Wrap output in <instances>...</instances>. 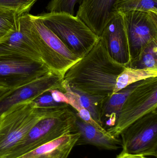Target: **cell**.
<instances>
[{"label":"cell","mask_w":157,"mask_h":158,"mask_svg":"<svg viewBox=\"0 0 157 158\" xmlns=\"http://www.w3.org/2000/svg\"><path fill=\"white\" fill-rule=\"evenodd\" d=\"M10 91V89L7 87L0 85V98L5 95L7 92Z\"/></svg>","instance_id":"28"},{"label":"cell","mask_w":157,"mask_h":158,"mask_svg":"<svg viewBox=\"0 0 157 158\" xmlns=\"http://www.w3.org/2000/svg\"><path fill=\"white\" fill-rule=\"evenodd\" d=\"M63 81L61 76L51 71L23 86L10 90L0 98V117L14 105L30 99L34 100L49 90L58 89L65 93Z\"/></svg>","instance_id":"10"},{"label":"cell","mask_w":157,"mask_h":158,"mask_svg":"<svg viewBox=\"0 0 157 158\" xmlns=\"http://www.w3.org/2000/svg\"><path fill=\"white\" fill-rule=\"evenodd\" d=\"M83 0H51L46 8L49 12L65 13L74 15L75 6L81 4Z\"/></svg>","instance_id":"24"},{"label":"cell","mask_w":157,"mask_h":158,"mask_svg":"<svg viewBox=\"0 0 157 158\" xmlns=\"http://www.w3.org/2000/svg\"><path fill=\"white\" fill-rule=\"evenodd\" d=\"M106 44L112 57L126 67L130 63L128 39L123 16L116 14L106 25L100 36Z\"/></svg>","instance_id":"11"},{"label":"cell","mask_w":157,"mask_h":158,"mask_svg":"<svg viewBox=\"0 0 157 158\" xmlns=\"http://www.w3.org/2000/svg\"><path fill=\"white\" fill-rule=\"evenodd\" d=\"M157 107V77L143 80L127 97L116 125L107 131L119 137L129 125Z\"/></svg>","instance_id":"7"},{"label":"cell","mask_w":157,"mask_h":158,"mask_svg":"<svg viewBox=\"0 0 157 158\" xmlns=\"http://www.w3.org/2000/svg\"><path fill=\"white\" fill-rule=\"evenodd\" d=\"M117 158H149L148 157L144 156H138V155H130V154H126L123 153L120 154L117 156Z\"/></svg>","instance_id":"27"},{"label":"cell","mask_w":157,"mask_h":158,"mask_svg":"<svg viewBox=\"0 0 157 158\" xmlns=\"http://www.w3.org/2000/svg\"><path fill=\"white\" fill-rule=\"evenodd\" d=\"M76 132L79 137L76 146L91 145L106 150H116L122 148L121 140L108 132H104L81 120L76 115Z\"/></svg>","instance_id":"13"},{"label":"cell","mask_w":157,"mask_h":158,"mask_svg":"<svg viewBox=\"0 0 157 158\" xmlns=\"http://www.w3.org/2000/svg\"><path fill=\"white\" fill-rule=\"evenodd\" d=\"M53 99L57 103H65L68 104V100L64 93L58 89H53L49 91ZM69 105V104H68Z\"/></svg>","instance_id":"26"},{"label":"cell","mask_w":157,"mask_h":158,"mask_svg":"<svg viewBox=\"0 0 157 158\" xmlns=\"http://www.w3.org/2000/svg\"><path fill=\"white\" fill-rule=\"evenodd\" d=\"M37 107H46L59 106L63 103H57L53 99L49 92L42 94L34 100Z\"/></svg>","instance_id":"25"},{"label":"cell","mask_w":157,"mask_h":158,"mask_svg":"<svg viewBox=\"0 0 157 158\" xmlns=\"http://www.w3.org/2000/svg\"><path fill=\"white\" fill-rule=\"evenodd\" d=\"M141 81L130 85L104 100L101 107L100 120L102 127L106 131L116 125L123 105L127 97Z\"/></svg>","instance_id":"16"},{"label":"cell","mask_w":157,"mask_h":158,"mask_svg":"<svg viewBox=\"0 0 157 158\" xmlns=\"http://www.w3.org/2000/svg\"><path fill=\"white\" fill-rule=\"evenodd\" d=\"M124 68L111 56L100 37L94 46L66 71L63 82L71 89L106 99L113 94L117 78Z\"/></svg>","instance_id":"1"},{"label":"cell","mask_w":157,"mask_h":158,"mask_svg":"<svg viewBox=\"0 0 157 158\" xmlns=\"http://www.w3.org/2000/svg\"><path fill=\"white\" fill-rule=\"evenodd\" d=\"M76 114L70 106L37 123L21 142L3 158H16L67 134L76 132Z\"/></svg>","instance_id":"5"},{"label":"cell","mask_w":157,"mask_h":158,"mask_svg":"<svg viewBox=\"0 0 157 158\" xmlns=\"http://www.w3.org/2000/svg\"><path fill=\"white\" fill-rule=\"evenodd\" d=\"M120 135L123 153L157 157V110L133 123Z\"/></svg>","instance_id":"8"},{"label":"cell","mask_w":157,"mask_h":158,"mask_svg":"<svg viewBox=\"0 0 157 158\" xmlns=\"http://www.w3.org/2000/svg\"><path fill=\"white\" fill-rule=\"evenodd\" d=\"M18 16L14 11L0 8V44L6 41L16 30Z\"/></svg>","instance_id":"21"},{"label":"cell","mask_w":157,"mask_h":158,"mask_svg":"<svg viewBox=\"0 0 157 158\" xmlns=\"http://www.w3.org/2000/svg\"><path fill=\"white\" fill-rule=\"evenodd\" d=\"M37 0H0V8L14 11L18 16L29 13Z\"/></svg>","instance_id":"23"},{"label":"cell","mask_w":157,"mask_h":158,"mask_svg":"<svg viewBox=\"0 0 157 158\" xmlns=\"http://www.w3.org/2000/svg\"><path fill=\"white\" fill-rule=\"evenodd\" d=\"M52 71L42 61L0 44V85L14 90Z\"/></svg>","instance_id":"6"},{"label":"cell","mask_w":157,"mask_h":158,"mask_svg":"<svg viewBox=\"0 0 157 158\" xmlns=\"http://www.w3.org/2000/svg\"><path fill=\"white\" fill-rule=\"evenodd\" d=\"M116 0H83L77 16L99 37L106 25L119 12L115 10Z\"/></svg>","instance_id":"12"},{"label":"cell","mask_w":157,"mask_h":158,"mask_svg":"<svg viewBox=\"0 0 157 158\" xmlns=\"http://www.w3.org/2000/svg\"><path fill=\"white\" fill-rule=\"evenodd\" d=\"M73 53L82 57L96 44L99 37L77 16L65 13L49 12L39 15Z\"/></svg>","instance_id":"4"},{"label":"cell","mask_w":157,"mask_h":158,"mask_svg":"<svg viewBox=\"0 0 157 158\" xmlns=\"http://www.w3.org/2000/svg\"><path fill=\"white\" fill-rule=\"evenodd\" d=\"M115 10L124 13L131 11L157 12V0H116Z\"/></svg>","instance_id":"20"},{"label":"cell","mask_w":157,"mask_h":158,"mask_svg":"<svg viewBox=\"0 0 157 158\" xmlns=\"http://www.w3.org/2000/svg\"><path fill=\"white\" fill-rule=\"evenodd\" d=\"M71 89L78 94L82 105L86 109L88 110L93 119L102 126L100 113L101 107L105 99L90 95L78 90Z\"/></svg>","instance_id":"22"},{"label":"cell","mask_w":157,"mask_h":158,"mask_svg":"<svg viewBox=\"0 0 157 158\" xmlns=\"http://www.w3.org/2000/svg\"><path fill=\"white\" fill-rule=\"evenodd\" d=\"M63 103L55 106L38 107L34 100L20 102L0 117V158L15 148L40 120L69 106Z\"/></svg>","instance_id":"2"},{"label":"cell","mask_w":157,"mask_h":158,"mask_svg":"<svg viewBox=\"0 0 157 158\" xmlns=\"http://www.w3.org/2000/svg\"><path fill=\"white\" fill-rule=\"evenodd\" d=\"M79 137L78 133L67 134L16 158H68Z\"/></svg>","instance_id":"14"},{"label":"cell","mask_w":157,"mask_h":158,"mask_svg":"<svg viewBox=\"0 0 157 158\" xmlns=\"http://www.w3.org/2000/svg\"><path fill=\"white\" fill-rule=\"evenodd\" d=\"M63 85L65 90V94L68 100V104L77 111V112L76 113L77 116H78L81 120L85 122L93 125L101 131L108 132L102 126H100L93 119L90 113L82 105L78 94L72 90L67 84L63 82Z\"/></svg>","instance_id":"18"},{"label":"cell","mask_w":157,"mask_h":158,"mask_svg":"<svg viewBox=\"0 0 157 158\" xmlns=\"http://www.w3.org/2000/svg\"><path fill=\"white\" fill-rule=\"evenodd\" d=\"M4 43L25 56L42 61L39 52L29 32L26 14L18 16L16 30Z\"/></svg>","instance_id":"15"},{"label":"cell","mask_w":157,"mask_h":158,"mask_svg":"<svg viewBox=\"0 0 157 158\" xmlns=\"http://www.w3.org/2000/svg\"><path fill=\"white\" fill-rule=\"evenodd\" d=\"M26 19L29 32L42 62L52 71L63 77L66 71L82 57L72 52L43 24L39 16L28 13Z\"/></svg>","instance_id":"3"},{"label":"cell","mask_w":157,"mask_h":158,"mask_svg":"<svg viewBox=\"0 0 157 158\" xmlns=\"http://www.w3.org/2000/svg\"><path fill=\"white\" fill-rule=\"evenodd\" d=\"M126 67L135 69H157V40L147 45L139 56Z\"/></svg>","instance_id":"19"},{"label":"cell","mask_w":157,"mask_h":158,"mask_svg":"<svg viewBox=\"0 0 157 158\" xmlns=\"http://www.w3.org/2000/svg\"><path fill=\"white\" fill-rule=\"evenodd\" d=\"M152 77H157V69H135L125 67L117 78L113 94L130 85Z\"/></svg>","instance_id":"17"},{"label":"cell","mask_w":157,"mask_h":158,"mask_svg":"<svg viewBox=\"0 0 157 158\" xmlns=\"http://www.w3.org/2000/svg\"><path fill=\"white\" fill-rule=\"evenodd\" d=\"M122 14L128 39L130 63L139 56L147 45L157 40V12L131 11Z\"/></svg>","instance_id":"9"}]
</instances>
